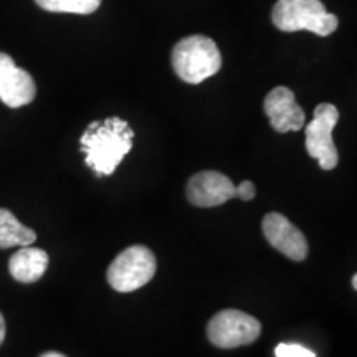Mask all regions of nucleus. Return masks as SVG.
<instances>
[{"mask_svg":"<svg viewBox=\"0 0 357 357\" xmlns=\"http://www.w3.org/2000/svg\"><path fill=\"white\" fill-rule=\"evenodd\" d=\"M37 240V234L24 223L17 220L15 215L7 208H0V248L26 247Z\"/></svg>","mask_w":357,"mask_h":357,"instance_id":"f8f14e48","label":"nucleus"},{"mask_svg":"<svg viewBox=\"0 0 357 357\" xmlns=\"http://www.w3.org/2000/svg\"><path fill=\"white\" fill-rule=\"evenodd\" d=\"M352 288L357 289V276H356V275L352 276Z\"/></svg>","mask_w":357,"mask_h":357,"instance_id":"a211bd4d","label":"nucleus"},{"mask_svg":"<svg viewBox=\"0 0 357 357\" xmlns=\"http://www.w3.org/2000/svg\"><path fill=\"white\" fill-rule=\"evenodd\" d=\"M257 195V187L253 182L250 181H243L242 184H240L238 187H235V197H240L242 200H253L255 199Z\"/></svg>","mask_w":357,"mask_h":357,"instance_id":"2eb2a0df","label":"nucleus"},{"mask_svg":"<svg viewBox=\"0 0 357 357\" xmlns=\"http://www.w3.org/2000/svg\"><path fill=\"white\" fill-rule=\"evenodd\" d=\"M48 268V253L42 248L26 245L13 253L8 261V271L20 283H35Z\"/></svg>","mask_w":357,"mask_h":357,"instance_id":"9b49d317","label":"nucleus"},{"mask_svg":"<svg viewBox=\"0 0 357 357\" xmlns=\"http://www.w3.org/2000/svg\"><path fill=\"white\" fill-rule=\"evenodd\" d=\"M260 334V321L238 310L218 311L207 326L208 341L220 349L248 346L255 342Z\"/></svg>","mask_w":357,"mask_h":357,"instance_id":"39448f33","label":"nucleus"},{"mask_svg":"<svg viewBox=\"0 0 357 357\" xmlns=\"http://www.w3.org/2000/svg\"><path fill=\"white\" fill-rule=\"evenodd\" d=\"M261 229L268 243L289 260L303 261L307 257L310 247L305 234L284 215L278 212L266 213L261 222Z\"/></svg>","mask_w":357,"mask_h":357,"instance_id":"0eeeda50","label":"nucleus"},{"mask_svg":"<svg viewBox=\"0 0 357 357\" xmlns=\"http://www.w3.org/2000/svg\"><path fill=\"white\" fill-rule=\"evenodd\" d=\"M172 66L182 82L199 84L220 71L222 55L212 38L190 35L178 40L174 47Z\"/></svg>","mask_w":357,"mask_h":357,"instance_id":"f03ea898","label":"nucleus"},{"mask_svg":"<svg viewBox=\"0 0 357 357\" xmlns=\"http://www.w3.org/2000/svg\"><path fill=\"white\" fill-rule=\"evenodd\" d=\"M263 109L276 132L284 134L289 131H300L305 126V111L294 100V93L287 86L271 89L263 102Z\"/></svg>","mask_w":357,"mask_h":357,"instance_id":"9d476101","label":"nucleus"},{"mask_svg":"<svg viewBox=\"0 0 357 357\" xmlns=\"http://www.w3.org/2000/svg\"><path fill=\"white\" fill-rule=\"evenodd\" d=\"M158 261L153 250L144 245H132L123 250L108 268L109 287L118 293L136 291L154 278Z\"/></svg>","mask_w":357,"mask_h":357,"instance_id":"20e7f679","label":"nucleus"},{"mask_svg":"<svg viewBox=\"0 0 357 357\" xmlns=\"http://www.w3.org/2000/svg\"><path fill=\"white\" fill-rule=\"evenodd\" d=\"M37 96V86L29 71L19 68L12 56L0 52V101L8 108H22Z\"/></svg>","mask_w":357,"mask_h":357,"instance_id":"6e6552de","label":"nucleus"},{"mask_svg":"<svg viewBox=\"0 0 357 357\" xmlns=\"http://www.w3.org/2000/svg\"><path fill=\"white\" fill-rule=\"evenodd\" d=\"M3 339H6V319H3V314L0 312V346H2Z\"/></svg>","mask_w":357,"mask_h":357,"instance_id":"dca6fc26","label":"nucleus"},{"mask_svg":"<svg viewBox=\"0 0 357 357\" xmlns=\"http://www.w3.org/2000/svg\"><path fill=\"white\" fill-rule=\"evenodd\" d=\"M339 121V111L334 105L321 102L316 106L314 118L306 126V151L311 158L319 160L323 171H333L337 166L339 155L333 141V129Z\"/></svg>","mask_w":357,"mask_h":357,"instance_id":"423d86ee","label":"nucleus"},{"mask_svg":"<svg viewBox=\"0 0 357 357\" xmlns=\"http://www.w3.org/2000/svg\"><path fill=\"white\" fill-rule=\"evenodd\" d=\"M276 357H316V354L310 349H306L305 346L300 344H281L276 346L275 349Z\"/></svg>","mask_w":357,"mask_h":357,"instance_id":"4468645a","label":"nucleus"},{"mask_svg":"<svg viewBox=\"0 0 357 357\" xmlns=\"http://www.w3.org/2000/svg\"><path fill=\"white\" fill-rule=\"evenodd\" d=\"M271 20L283 32L307 30L319 37L334 33L339 25L337 17L326 10L321 0H278Z\"/></svg>","mask_w":357,"mask_h":357,"instance_id":"7ed1b4c3","label":"nucleus"},{"mask_svg":"<svg viewBox=\"0 0 357 357\" xmlns=\"http://www.w3.org/2000/svg\"><path fill=\"white\" fill-rule=\"evenodd\" d=\"M132 139L134 131L121 118L93 121L79 139L84 162L98 176H111L132 149Z\"/></svg>","mask_w":357,"mask_h":357,"instance_id":"f257e3e1","label":"nucleus"},{"mask_svg":"<svg viewBox=\"0 0 357 357\" xmlns=\"http://www.w3.org/2000/svg\"><path fill=\"white\" fill-rule=\"evenodd\" d=\"M187 199L195 207H217L235 197V185L225 174L204 171L187 182Z\"/></svg>","mask_w":357,"mask_h":357,"instance_id":"1a4fd4ad","label":"nucleus"},{"mask_svg":"<svg viewBox=\"0 0 357 357\" xmlns=\"http://www.w3.org/2000/svg\"><path fill=\"white\" fill-rule=\"evenodd\" d=\"M40 357H66L63 354H60V352H55V351H50V352H45V354H42Z\"/></svg>","mask_w":357,"mask_h":357,"instance_id":"f3484780","label":"nucleus"},{"mask_svg":"<svg viewBox=\"0 0 357 357\" xmlns=\"http://www.w3.org/2000/svg\"><path fill=\"white\" fill-rule=\"evenodd\" d=\"M40 8L58 13H79L89 15L101 6V0H35Z\"/></svg>","mask_w":357,"mask_h":357,"instance_id":"ddd939ff","label":"nucleus"}]
</instances>
